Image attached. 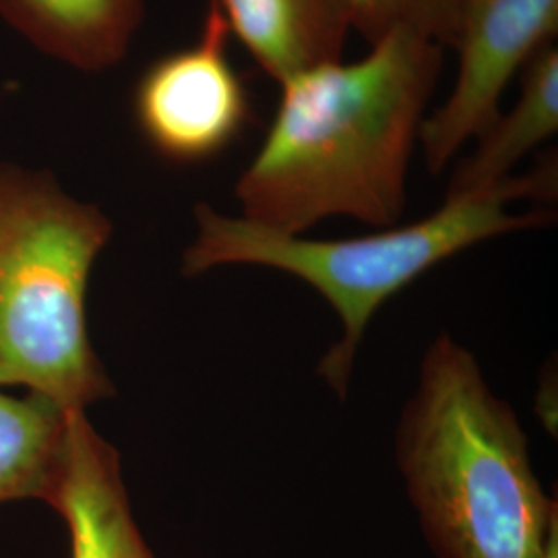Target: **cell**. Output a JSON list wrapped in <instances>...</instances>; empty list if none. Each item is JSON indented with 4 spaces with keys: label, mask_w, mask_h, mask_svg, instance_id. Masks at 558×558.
Wrapping results in <instances>:
<instances>
[{
    "label": "cell",
    "mask_w": 558,
    "mask_h": 558,
    "mask_svg": "<svg viewBox=\"0 0 558 558\" xmlns=\"http://www.w3.org/2000/svg\"><path fill=\"white\" fill-rule=\"evenodd\" d=\"M352 32L371 44L408 32L442 48H453L458 38L463 0H343Z\"/></svg>",
    "instance_id": "12"
},
{
    "label": "cell",
    "mask_w": 558,
    "mask_h": 558,
    "mask_svg": "<svg viewBox=\"0 0 558 558\" xmlns=\"http://www.w3.org/2000/svg\"><path fill=\"white\" fill-rule=\"evenodd\" d=\"M228 32L271 80L341 60L352 32L343 0H218Z\"/></svg>",
    "instance_id": "8"
},
{
    "label": "cell",
    "mask_w": 558,
    "mask_h": 558,
    "mask_svg": "<svg viewBox=\"0 0 558 558\" xmlns=\"http://www.w3.org/2000/svg\"><path fill=\"white\" fill-rule=\"evenodd\" d=\"M445 48L408 32L352 62L281 81L278 110L240 172V218L302 236L331 218L398 226Z\"/></svg>",
    "instance_id": "1"
},
{
    "label": "cell",
    "mask_w": 558,
    "mask_h": 558,
    "mask_svg": "<svg viewBox=\"0 0 558 558\" xmlns=\"http://www.w3.org/2000/svg\"><path fill=\"white\" fill-rule=\"evenodd\" d=\"M396 459L435 557L557 558V500L534 472L525 428L447 333L420 360Z\"/></svg>",
    "instance_id": "2"
},
{
    "label": "cell",
    "mask_w": 558,
    "mask_h": 558,
    "mask_svg": "<svg viewBox=\"0 0 558 558\" xmlns=\"http://www.w3.org/2000/svg\"><path fill=\"white\" fill-rule=\"evenodd\" d=\"M228 25L218 0L201 36L151 62L133 94L143 140L166 160L197 163L221 154L248 122L246 85L228 57Z\"/></svg>",
    "instance_id": "6"
},
{
    "label": "cell",
    "mask_w": 558,
    "mask_h": 558,
    "mask_svg": "<svg viewBox=\"0 0 558 558\" xmlns=\"http://www.w3.org/2000/svg\"><path fill=\"white\" fill-rule=\"evenodd\" d=\"M557 160L546 158L534 170L513 174L488 191L445 197L439 209L422 220L341 240L283 234L199 203L197 234L182 255V271L201 276L216 267L257 265L315 288L341 320V338L319 360L317 375L343 401L360 343L380 306L428 269L474 244L548 226L555 220L553 211L515 214L511 203H550L557 199Z\"/></svg>",
    "instance_id": "3"
},
{
    "label": "cell",
    "mask_w": 558,
    "mask_h": 558,
    "mask_svg": "<svg viewBox=\"0 0 558 558\" xmlns=\"http://www.w3.org/2000/svg\"><path fill=\"white\" fill-rule=\"evenodd\" d=\"M50 505L69 527L73 558H154L133 518L119 451L94 430L85 412L66 416Z\"/></svg>",
    "instance_id": "7"
},
{
    "label": "cell",
    "mask_w": 558,
    "mask_h": 558,
    "mask_svg": "<svg viewBox=\"0 0 558 558\" xmlns=\"http://www.w3.org/2000/svg\"><path fill=\"white\" fill-rule=\"evenodd\" d=\"M110 236L100 207L50 174L0 166V385H23L64 414L114 396L85 311Z\"/></svg>",
    "instance_id": "4"
},
{
    "label": "cell",
    "mask_w": 558,
    "mask_h": 558,
    "mask_svg": "<svg viewBox=\"0 0 558 558\" xmlns=\"http://www.w3.org/2000/svg\"><path fill=\"white\" fill-rule=\"evenodd\" d=\"M558 32V0H463L458 75L420 131L426 170L442 174L468 143L499 117L500 98Z\"/></svg>",
    "instance_id": "5"
},
{
    "label": "cell",
    "mask_w": 558,
    "mask_h": 558,
    "mask_svg": "<svg viewBox=\"0 0 558 558\" xmlns=\"http://www.w3.org/2000/svg\"><path fill=\"white\" fill-rule=\"evenodd\" d=\"M145 0H0V15L41 52L87 73L124 59Z\"/></svg>",
    "instance_id": "9"
},
{
    "label": "cell",
    "mask_w": 558,
    "mask_h": 558,
    "mask_svg": "<svg viewBox=\"0 0 558 558\" xmlns=\"http://www.w3.org/2000/svg\"><path fill=\"white\" fill-rule=\"evenodd\" d=\"M66 416L50 399L0 393V502L40 499L59 484Z\"/></svg>",
    "instance_id": "11"
},
{
    "label": "cell",
    "mask_w": 558,
    "mask_h": 558,
    "mask_svg": "<svg viewBox=\"0 0 558 558\" xmlns=\"http://www.w3.org/2000/svg\"><path fill=\"white\" fill-rule=\"evenodd\" d=\"M558 131V50L555 44L539 48L519 73V98L499 112L474 149L456 163L445 197L488 191L513 177L519 161L534 154Z\"/></svg>",
    "instance_id": "10"
}]
</instances>
